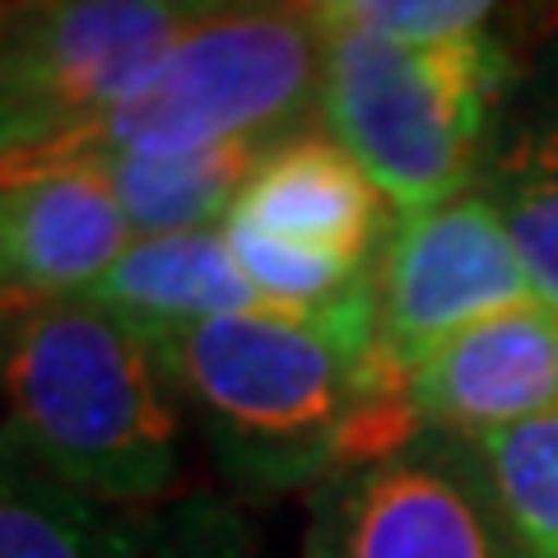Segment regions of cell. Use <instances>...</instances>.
I'll use <instances>...</instances> for the list:
<instances>
[{"mask_svg":"<svg viewBox=\"0 0 558 558\" xmlns=\"http://www.w3.org/2000/svg\"><path fill=\"white\" fill-rule=\"evenodd\" d=\"M201 414L219 475L242 494H284L391 457L424 433L377 344V270L326 307L219 317L154 344Z\"/></svg>","mask_w":558,"mask_h":558,"instance_id":"6da1fadb","label":"cell"},{"mask_svg":"<svg viewBox=\"0 0 558 558\" xmlns=\"http://www.w3.org/2000/svg\"><path fill=\"white\" fill-rule=\"evenodd\" d=\"M178 387L126 322L89 299L5 312V451L84 498L149 508L186 494Z\"/></svg>","mask_w":558,"mask_h":558,"instance_id":"7a4b0ae2","label":"cell"},{"mask_svg":"<svg viewBox=\"0 0 558 558\" xmlns=\"http://www.w3.org/2000/svg\"><path fill=\"white\" fill-rule=\"evenodd\" d=\"M502 70L488 33L405 43L359 24L326 43L322 117L410 219L470 191Z\"/></svg>","mask_w":558,"mask_h":558,"instance_id":"3957f363","label":"cell"},{"mask_svg":"<svg viewBox=\"0 0 558 558\" xmlns=\"http://www.w3.org/2000/svg\"><path fill=\"white\" fill-rule=\"evenodd\" d=\"M322 65L326 43L284 0L215 14L126 102L43 149L10 154L5 172L270 140L322 94Z\"/></svg>","mask_w":558,"mask_h":558,"instance_id":"277c9868","label":"cell"},{"mask_svg":"<svg viewBox=\"0 0 558 558\" xmlns=\"http://www.w3.org/2000/svg\"><path fill=\"white\" fill-rule=\"evenodd\" d=\"M205 20V0H10L5 159L126 102Z\"/></svg>","mask_w":558,"mask_h":558,"instance_id":"5b68a950","label":"cell"},{"mask_svg":"<svg viewBox=\"0 0 558 558\" xmlns=\"http://www.w3.org/2000/svg\"><path fill=\"white\" fill-rule=\"evenodd\" d=\"M303 558H526L475 442L424 428L322 480Z\"/></svg>","mask_w":558,"mask_h":558,"instance_id":"8992f818","label":"cell"},{"mask_svg":"<svg viewBox=\"0 0 558 558\" xmlns=\"http://www.w3.org/2000/svg\"><path fill=\"white\" fill-rule=\"evenodd\" d=\"M539 299L508 223L484 191H461L396 223L377 256V344L410 381L475 322Z\"/></svg>","mask_w":558,"mask_h":558,"instance_id":"52a82bcc","label":"cell"},{"mask_svg":"<svg viewBox=\"0 0 558 558\" xmlns=\"http://www.w3.org/2000/svg\"><path fill=\"white\" fill-rule=\"evenodd\" d=\"M0 558H260V535L242 498L186 488L149 508H117L5 451Z\"/></svg>","mask_w":558,"mask_h":558,"instance_id":"ba28073f","label":"cell"},{"mask_svg":"<svg viewBox=\"0 0 558 558\" xmlns=\"http://www.w3.org/2000/svg\"><path fill=\"white\" fill-rule=\"evenodd\" d=\"M131 215L108 168L51 163L5 172V209H0L5 312L84 299L131 252Z\"/></svg>","mask_w":558,"mask_h":558,"instance_id":"9c48e42d","label":"cell"},{"mask_svg":"<svg viewBox=\"0 0 558 558\" xmlns=\"http://www.w3.org/2000/svg\"><path fill=\"white\" fill-rule=\"evenodd\" d=\"M418 424L461 442L558 414V307L531 299L447 340L405 381Z\"/></svg>","mask_w":558,"mask_h":558,"instance_id":"30bf717a","label":"cell"},{"mask_svg":"<svg viewBox=\"0 0 558 558\" xmlns=\"http://www.w3.org/2000/svg\"><path fill=\"white\" fill-rule=\"evenodd\" d=\"M233 215L284 247L349 266H377L391 238V201L336 135L275 140Z\"/></svg>","mask_w":558,"mask_h":558,"instance_id":"8fae6325","label":"cell"},{"mask_svg":"<svg viewBox=\"0 0 558 558\" xmlns=\"http://www.w3.org/2000/svg\"><path fill=\"white\" fill-rule=\"evenodd\" d=\"M84 299L126 322L149 344L219 317H247V312L275 307L242 275L223 229L135 238L131 252Z\"/></svg>","mask_w":558,"mask_h":558,"instance_id":"7c38bea8","label":"cell"},{"mask_svg":"<svg viewBox=\"0 0 558 558\" xmlns=\"http://www.w3.org/2000/svg\"><path fill=\"white\" fill-rule=\"evenodd\" d=\"M270 140H223L191 154H121L102 159L140 238L223 229L242 191L266 163Z\"/></svg>","mask_w":558,"mask_h":558,"instance_id":"4fadbf2b","label":"cell"},{"mask_svg":"<svg viewBox=\"0 0 558 558\" xmlns=\"http://www.w3.org/2000/svg\"><path fill=\"white\" fill-rule=\"evenodd\" d=\"M480 191L508 223L535 293L558 307V126L521 131Z\"/></svg>","mask_w":558,"mask_h":558,"instance_id":"5bb4252c","label":"cell"},{"mask_svg":"<svg viewBox=\"0 0 558 558\" xmlns=\"http://www.w3.org/2000/svg\"><path fill=\"white\" fill-rule=\"evenodd\" d=\"M475 451L526 558H558V414L488 433Z\"/></svg>","mask_w":558,"mask_h":558,"instance_id":"9a60e30c","label":"cell"},{"mask_svg":"<svg viewBox=\"0 0 558 558\" xmlns=\"http://www.w3.org/2000/svg\"><path fill=\"white\" fill-rule=\"evenodd\" d=\"M494 5L498 0H381L363 24L405 43H442L484 33V20Z\"/></svg>","mask_w":558,"mask_h":558,"instance_id":"2e32d148","label":"cell"},{"mask_svg":"<svg viewBox=\"0 0 558 558\" xmlns=\"http://www.w3.org/2000/svg\"><path fill=\"white\" fill-rule=\"evenodd\" d=\"M284 5L299 14L303 24L317 28L322 43H330V38H340L344 28H359L381 0H284Z\"/></svg>","mask_w":558,"mask_h":558,"instance_id":"e0dca14e","label":"cell"},{"mask_svg":"<svg viewBox=\"0 0 558 558\" xmlns=\"http://www.w3.org/2000/svg\"><path fill=\"white\" fill-rule=\"evenodd\" d=\"M215 14H229V10H247V5H279V0H205Z\"/></svg>","mask_w":558,"mask_h":558,"instance_id":"ac0fdd59","label":"cell"}]
</instances>
